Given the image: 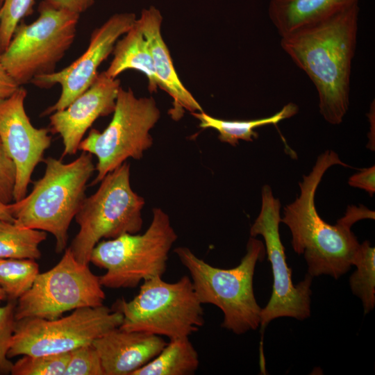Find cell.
<instances>
[{
    "mask_svg": "<svg viewBox=\"0 0 375 375\" xmlns=\"http://www.w3.org/2000/svg\"><path fill=\"white\" fill-rule=\"evenodd\" d=\"M358 14L356 2L281 37V48L313 83L319 112L331 124H340L349 109Z\"/></svg>",
    "mask_w": 375,
    "mask_h": 375,
    "instance_id": "6da1fadb",
    "label": "cell"
},
{
    "mask_svg": "<svg viewBox=\"0 0 375 375\" xmlns=\"http://www.w3.org/2000/svg\"><path fill=\"white\" fill-rule=\"evenodd\" d=\"M335 165L349 167L333 150L321 153L310 172L299 183V195L285 206L281 218V222L291 231L294 251L303 254L308 274L312 277L325 274L338 279L346 274L353 265L360 244L351 226L360 219H374V211L363 205L349 206L335 225L328 224L319 215L315 192L325 172Z\"/></svg>",
    "mask_w": 375,
    "mask_h": 375,
    "instance_id": "7a4b0ae2",
    "label": "cell"
},
{
    "mask_svg": "<svg viewBox=\"0 0 375 375\" xmlns=\"http://www.w3.org/2000/svg\"><path fill=\"white\" fill-rule=\"evenodd\" d=\"M45 172L22 199L11 203L14 222L49 233L56 239V251H64L70 224L83 200L87 183L95 171L92 155L82 151L74 160L44 159Z\"/></svg>",
    "mask_w": 375,
    "mask_h": 375,
    "instance_id": "3957f363",
    "label": "cell"
},
{
    "mask_svg": "<svg viewBox=\"0 0 375 375\" xmlns=\"http://www.w3.org/2000/svg\"><path fill=\"white\" fill-rule=\"evenodd\" d=\"M174 252L188 270L201 303L212 304L223 312V328L240 335L259 326L261 308L255 297L253 281L257 262L265 257L262 241L251 236L240 264L231 269L214 267L188 247H179Z\"/></svg>",
    "mask_w": 375,
    "mask_h": 375,
    "instance_id": "277c9868",
    "label": "cell"
},
{
    "mask_svg": "<svg viewBox=\"0 0 375 375\" xmlns=\"http://www.w3.org/2000/svg\"><path fill=\"white\" fill-rule=\"evenodd\" d=\"M152 212L151 222L144 233L102 240L94 247L90 262L106 269L100 276L103 287L134 288L166 272L169 252L178 236L165 211L155 208Z\"/></svg>",
    "mask_w": 375,
    "mask_h": 375,
    "instance_id": "5b68a950",
    "label": "cell"
},
{
    "mask_svg": "<svg viewBox=\"0 0 375 375\" xmlns=\"http://www.w3.org/2000/svg\"><path fill=\"white\" fill-rule=\"evenodd\" d=\"M97 190L85 197L75 216L79 230L69 248L81 262L89 264L94 247L101 240L140 231L144 199L130 183V164L108 173Z\"/></svg>",
    "mask_w": 375,
    "mask_h": 375,
    "instance_id": "8992f818",
    "label": "cell"
},
{
    "mask_svg": "<svg viewBox=\"0 0 375 375\" xmlns=\"http://www.w3.org/2000/svg\"><path fill=\"white\" fill-rule=\"evenodd\" d=\"M116 310L123 315L121 329L169 339L189 337L205 323L202 304L186 275L174 283L162 276L147 279L133 299L117 301Z\"/></svg>",
    "mask_w": 375,
    "mask_h": 375,
    "instance_id": "52a82bcc",
    "label": "cell"
},
{
    "mask_svg": "<svg viewBox=\"0 0 375 375\" xmlns=\"http://www.w3.org/2000/svg\"><path fill=\"white\" fill-rule=\"evenodd\" d=\"M112 119L102 131H90L78 150L97 158V174L90 185L99 183L105 176L130 158L140 160L153 144L150 133L160 117L152 97H136L131 88H120Z\"/></svg>",
    "mask_w": 375,
    "mask_h": 375,
    "instance_id": "ba28073f",
    "label": "cell"
},
{
    "mask_svg": "<svg viewBox=\"0 0 375 375\" xmlns=\"http://www.w3.org/2000/svg\"><path fill=\"white\" fill-rule=\"evenodd\" d=\"M39 16L17 27L0 62L19 86L36 76L54 72L73 44L80 15L50 7L42 1Z\"/></svg>",
    "mask_w": 375,
    "mask_h": 375,
    "instance_id": "9c48e42d",
    "label": "cell"
},
{
    "mask_svg": "<svg viewBox=\"0 0 375 375\" xmlns=\"http://www.w3.org/2000/svg\"><path fill=\"white\" fill-rule=\"evenodd\" d=\"M88 265L78 261L69 247L65 249L59 262L40 272L31 287L17 299L16 320L54 319L68 311L103 305L106 294L100 276Z\"/></svg>",
    "mask_w": 375,
    "mask_h": 375,
    "instance_id": "30bf717a",
    "label": "cell"
},
{
    "mask_svg": "<svg viewBox=\"0 0 375 375\" xmlns=\"http://www.w3.org/2000/svg\"><path fill=\"white\" fill-rule=\"evenodd\" d=\"M123 315L102 305L78 308L54 319L24 318L16 320L9 358L67 353L92 342L118 328Z\"/></svg>",
    "mask_w": 375,
    "mask_h": 375,
    "instance_id": "8fae6325",
    "label": "cell"
},
{
    "mask_svg": "<svg viewBox=\"0 0 375 375\" xmlns=\"http://www.w3.org/2000/svg\"><path fill=\"white\" fill-rule=\"evenodd\" d=\"M261 196V209L251 226L250 235L263 237L273 274L272 295L260 312V325L264 328L276 318L289 317L303 320L310 317L313 277L307 273L302 281L293 283L279 233L281 202L274 197L268 185L262 188Z\"/></svg>",
    "mask_w": 375,
    "mask_h": 375,
    "instance_id": "7c38bea8",
    "label": "cell"
},
{
    "mask_svg": "<svg viewBox=\"0 0 375 375\" xmlns=\"http://www.w3.org/2000/svg\"><path fill=\"white\" fill-rule=\"evenodd\" d=\"M137 18L133 12L112 15L95 28L85 52L75 61L60 71L35 77L31 83L47 88L59 84L61 93L57 101L47 108L43 115L67 107L85 91L97 77L100 65L112 52L117 41L133 26Z\"/></svg>",
    "mask_w": 375,
    "mask_h": 375,
    "instance_id": "4fadbf2b",
    "label": "cell"
},
{
    "mask_svg": "<svg viewBox=\"0 0 375 375\" xmlns=\"http://www.w3.org/2000/svg\"><path fill=\"white\" fill-rule=\"evenodd\" d=\"M26 94V90L19 86L0 101V138L16 167L14 201L27 194L32 174L51 144L50 129L31 124L24 108Z\"/></svg>",
    "mask_w": 375,
    "mask_h": 375,
    "instance_id": "5bb4252c",
    "label": "cell"
},
{
    "mask_svg": "<svg viewBox=\"0 0 375 375\" xmlns=\"http://www.w3.org/2000/svg\"><path fill=\"white\" fill-rule=\"evenodd\" d=\"M120 81L99 73L93 83L65 109L49 116L50 131L62 140V157L76 154L87 131L100 117L113 112Z\"/></svg>",
    "mask_w": 375,
    "mask_h": 375,
    "instance_id": "9a60e30c",
    "label": "cell"
},
{
    "mask_svg": "<svg viewBox=\"0 0 375 375\" xmlns=\"http://www.w3.org/2000/svg\"><path fill=\"white\" fill-rule=\"evenodd\" d=\"M162 19L160 11L153 6L144 8L137 19L147 42L158 88L172 99V107L168 113L173 120L178 121L185 110L192 113L203 110L182 83L176 72L169 50L162 35Z\"/></svg>",
    "mask_w": 375,
    "mask_h": 375,
    "instance_id": "2e32d148",
    "label": "cell"
},
{
    "mask_svg": "<svg viewBox=\"0 0 375 375\" xmlns=\"http://www.w3.org/2000/svg\"><path fill=\"white\" fill-rule=\"evenodd\" d=\"M166 344L162 336L119 327L92 342L105 375H132L155 358Z\"/></svg>",
    "mask_w": 375,
    "mask_h": 375,
    "instance_id": "e0dca14e",
    "label": "cell"
},
{
    "mask_svg": "<svg viewBox=\"0 0 375 375\" xmlns=\"http://www.w3.org/2000/svg\"><path fill=\"white\" fill-rule=\"evenodd\" d=\"M356 2L358 0H270L268 15L282 37Z\"/></svg>",
    "mask_w": 375,
    "mask_h": 375,
    "instance_id": "ac0fdd59",
    "label": "cell"
},
{
    "mask_svg": "<svg viewBox=\"0 0 375 375\" xmlns=\"http://www.w3.org/2000/svg\"><path fill=\"white\" fill-rule=\"evenodd\" d=\"M113 58L106 74L113 78L128 69L143 73L148 81V90L156 92L158 83L155 75L147 42L136 19L133 26L115 43Z\"/></svg>",
    "mask_w": 375,
    "mask_h": 375,
    "instance_id": "d6986e66",
    "label": "cell"
},
{
    "mask_svg": "<svg viewBox=\"0 0 375 375\" xmlns=\"http://www.w3.org/2000/svg\"><path fill=\"white\" fill-rule=\"evenodd\" d=\"M298 110L299 108L295 103H288L270 117L251 120H224L212 117L204 111L192 112V115L199 121V127L216 130L221 142L235 146L240 140L253 142L256 139L258 134L255 128L268 124L276 125L283 119L292 117Z\"/></svg>",
    "mask_w": 375,
    "mask_h": 375,
    "instance_id": "ffe728a7",
    "label": "cell"
},
{
    "mask_svg": "<svg viewBox=\"0 0 375 375\" xmlns=\"http://www.w3.org/2000/svg\"><path fill=\"white\" fill-rule=\"evenodd\" d=\"M160 353L132 375H190L199 368V354L189 337L169 339Z\"/></svg>",
    "mask_w": 375,
    "mask_h": 375,
    "instance_id": "44dd1931",
    "label": "cell"
},
{
    "mask_svg": "<svg viewBox=\"0 0 375 375\" xmlns=\"http://www.w3.org/2000/svg\"><path fill=\"white\" fill-rule=\"evenodd\" d=\"M47 232L0 220V258L38 260Z\"/></svg>",
    "mask_w": 375,
    "mask_h": 375,
    "instance_id": "7402d4cb",
    "label": "cell"
},
{
    "mask_svg": "<svg viewBox=\"0 0 375 375\" xmlns=\"http://www.w3.org/2000/svg\"><path fill=\"white\" fill-rule=\"evenodd\" d=\"M356 270L349 278L353 294L361 300L365 314L372 311L375 306V248L365 240L353 260Z\"/></svg>",
    "mask_w": 375,
    "mask_h": 375,
    "instance_id": "603a6c76",
    "label": "cell"
},
{
    "mask_svg": "<svg viewBox=\"0 0 375 375\" xmlns=\"http://www.w3.org/2000/svg\"><path fill=\"white\" fill-rule=\"evenodd\" d=\"M40 273L35 260L0 258V288L6 299L17 301L33 285Z\"/></svg>",
    "mask_w": 375,
    "mask_h": 375,
    "instance_id": "cb8c5ba5",
    "label": "cell"
},
{
    "mask_svg": "<svg viewBox=\"0 0 375 375\" xmlns=\"http://www.w3.org/2000/svg\"><path fill=\"white\" fill-rule=\"evenodd\" d=\"M69 352L30 356L24 355L13 363L12 375H64Z\"/></svg>",
    "mask_w": 375,
    "mask_h": 375,
    "instance_id": "d4e9b609",
    "label": "cell"
},
{
    "mask_svg": "<svg viewBox=\"0 0 375 375\" xmlns=\"http://www.w3.org/2000/svg\"><path fill=\"white\" fill-rule=\"evenodd\" d=\"M33 0H4L0 8V53L8 46L21 19L30 13Z\"/></svg>",
    "mask_w": 375,
    "mask_h": 375,
    "instance_id": "484cf974",
    "label": "cell"
},
{
    "mask_svg": "<svg viewBox=\"0 0 375 375\" xmlns=\"http://www.w3.org/2000/svg\"><path fill=\"white\" fill-rule=\"evenodd\" d=\"M64 375H105L99 353L92 344L69 351Z\"/></svg>",
    "mask_w": 375,
    "mask_h": 375,
    "instance_id": "4316f807",
    "label": "cell"
},
{
    "mask_svg": "<svg viewBox=\"0 0 375 375\" xmlns=\"http://www.w3.org/2000/svg\"><path fill=\"white\" fill-rule=\"evenodd\" d=\"M16 302H8L0 306V374H10L13 365L8 356L12 338L14 333L16 319L15 306Z\"/></svg>",
    "mask_w": 375,
    "mask_h": 375,
    "instance_id": "83f0119b",
    "label": "cell"
},
{
    "mask_svg": "<svg viewBox=\"0 0 375 375\" xmlns=\"http://www.w3.org/2000/svg\"><path fill=\"white\" fill-rule=\"evenodd\" d=\"M16 167L0 138V201L9 204L14 201Z\"/></svg>",
    "mask_w": 375,
    "mask_h": 375,
    "instance_id": "f1b7e54d",
    "label": "cell"
},
{
    "mask_svg": "<svg viewBox=\"0 0 375 375\" xmlns=\"http://www.w3.org/2000/svg\"><path fill=\"white\" fill-rule=\"evenodd\" d=\"M348 184L365 190L371 197L375 193V166L363 168L351 176Z\"/></svg>",
    "mask_w": 375,
    "mask_h": 375,
    "instance_id": "f546056e",
    "label": "cell"
},
{
    "mask_svg": "<svg viewBox=\"0 0 375 375\" xmlns=\"http://www.w3.org/2000/svg\"><path fill=\"white\" fill-rule=\"evenodd\" d=\"M42 2L50 7L81 15L92 6L95 0H43Z\"/></svg>",
    "mask_w": 375,
    "mask_h": 375,
    "instance_id": "4dcf8cb0",
    "label": "cell"
},
{
    "mask_svg": "<svg viewBox=\"0 0 375 375\" xmlns=\"http://www.w3.org/2000/svg\"><path fill=\"white\" fill-rule=\"evenodd\" d=\"M19 87L0 62V101L12 95Z\"/></svg>",
    "mask_w": 375,
    "mask_h": 375,
    "instance_id": "1f68e13d",
    "label": "cell"
},
{
    "mask_svg": "<svg viewBox=\"0 0 375 375\" xmlns=\"http://www.w3.org/2000/svg\"><path fill=\"white\" fill-rule=\"evenodd\" d=\"M0 220L14 222L11 203L6 204L0 201Z\"/></svg>",
    "mask_w": 375,
    "mask_h": 375,
    "instance_id": "d6a6232c",
    "label": "cell"
},
{
    "mask_svg": "<svg viewBox=\"0 0 375 375\" xmlns=\"http://www.w3.org/2000/svg\"><path fill=\"white\" fill-rule=\"evenodd\" d=\"M368 117L369 118V121H370V123H371V128H370V133L369 134V144L367 145V147H369L371 150H374V135H372V133L374 134V124H373L372 126V121L374 119V103L373 104V108H372V107L370 108V111L368 113Z\"/></svg>",
    "mask_w": 375,
    "mask_h": 375,
    "instance_id": "836d02e7",
    "label": "cell"
},
{
    "mask_svg": "<svg viewBox=\"0 0 375 375\" xmlns=\"http://www.w3.org/2000/svg\"><path fill=\"white\" fill-rule=\"evenodd\" d=\"M6 299V295L5 292L2 290V289L0 288V303Z\"/></svg>",
    "mask_w": 375,
    "mask_h": 375,
    "instance_id": "e575fe53",
    "label": "cell"
},
{
    "mask_svg": "<svg viewBox=\"0 0 375 375\" xmlns=\"http://www.w3.org/2000/svg\"><path fill=\"white\" fill-rule=\"evenodd\" d=\"M3 1H4V0H0V8H1V6H2Z\"/></svg>",
    "mask_w": 375,
    "mask_h": 375,
    "instance_id": "d590c367",
    "label": "cell"
}]
</instances>
